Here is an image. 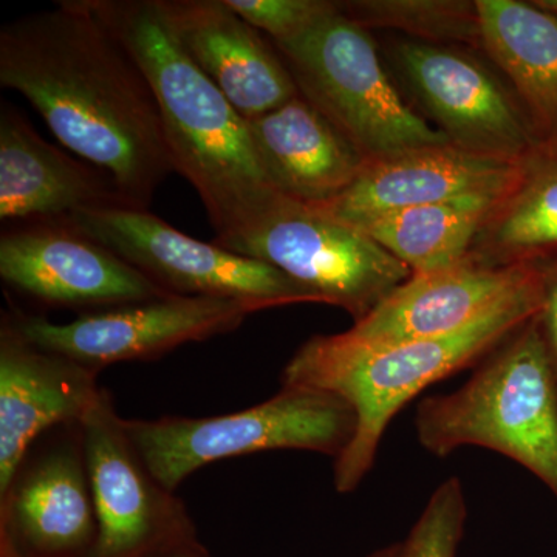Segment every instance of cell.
<instances>
[{
  "label": "cell",
  "mask_w": 557,
  "mask_h": 557,
  "mask_svg": "<svg viewBox=\"0 0 557 557\" xmlns=\"http://www.w3.org/2000/svg\"><path fill=\"white\" fill-rule=\"evenodd\" d=\"M0 86L20 91L65 148L106 172L127 207L148 211L174 172L148 78L81 0L3 25Z\"/></svg>",
  "instance_id": "1"
},
{
  "label": "cell",
  "mask_w": 557,
  "mask_h": 557,
  "mask_svg": "<svg viewBox=\"0 0 557 557\" xmlns=\"http://www.w3.org/2000/svg\"><path fill=\"white\" fill-rule=\"evenodd\" d=\"M81 2L148 78L174 172L199 194L215 240L236 236L277 194L260 168L248 121L186 54L157 0Z\"/></svg>",
  "instance_id": "2"
},
{
  "label": "cell",
  "mask_w": 557,
  "mask_h": 557,
  "mask_svg": "<svg viewBox=\"0 0 557 557\" xmlns=\"http://www.w3.org/2000/svg\"><path fill=\"white\" fill-rule=\"evenodd\" d=\"M542 307L539 281L474 324L440 338L366 346L338 335H318L299 347L282 372V386L317 388L354 410L357 431L335 458V487L354 493L369 474L388 424L418 394L478 366Z\"/></svg>",
  "instance_id": "3"
},
{
  "label": "cell",
  "mask_w": 557,
  "mask_h": 557,
  "mask_svg": "<svg viewBox=\"0 0 557 557\" xmlns=\"http://www.w3.org/2000/svg\"><path fill=\"white\" fill-rule=\"evenodd\" d=\"M416 432L435 457L465 446L496 450L557 500V379L537 314L491 350L463 386L424 398Z\"/></svg>",
  "instance_id": "4"
},
{
  "label": "cell",
  "mask_w": 557,
  "mask_h": 557,
  "mask_svg": "<svg viewBox=\"0 0 557 557\" xmlns=\"http://www.w3.org/2000/svg\"><path fill=\"white\" fill-rule=\"evenodd\" d=\"M300 97L314 106L368 161L446 145V135L409 108L380 61L369 30L341 13L273 42Z\"/></svg>",
  "instance_id": "5"
},
{
  "label": "cell",
  "mask_w": 557,
  "mask_h": 557,
  "mask_svg": "<svg viewBox=\"0 0 557 557\" xmlns=\"http://www.w3.org/2000/svg\"><path fill=\"white\" fill-rule=\"evenodd\" d=\"M132 445L164 490H175L212 461L273 449L338 458L357 418L343 399L317 388L282 386L273 398L228 416L124 420Z\"/></svg>",
  "instance_id": "6"
},
{
  "label": "cell",
  "mask_w": 557,
  "mask_h": 557,
  "mask_svg": "<svg viewBox=\"0 0 557 557\" xmlns=\"http://www.w3.org/2000/svg\"><path fill=\"white\" fill-rule=\"evenodd\" d=\"M214 242L269 263L318 304L339 307L355 322L412 277L405 263L361 230L278 193L247 228Z\"/></svg>",
  "instance_id": "7"
},
{
  "label": "cell",
  "mask_w": 557,
  "mask_h": 557,
  "mask_svg": "<svg viewBox=\"0 0 557 557\" xmlns=\"http://www.w3.org/2000/svg\"><path fill=\"white\" fill-rule=\"evenodd\" d=\"M64 222L112 249L171 295L242 300L259 310L318 304L269 263L186 236L145 209H81Z\"/></svg>",
  "instance_id": "8"
},
{
  "label": "cell",
  "mask_w": 557,
  "mask_h": 557,
  "mask_svg": "<svg viewBox=\"0 0 557 557\" xmlns=\"http://www.w3.org/2000/svg\"><path fill=\"white\" fill-rule=\"evenodd\" d=\"M256 311L242 300L171 295L83 313L69 324L21 311L3 321L28 343L98 372L113 362L153 359L183 344L225 335Z\"/></svg>",
  "instance_id": "9"
},
{
  "label": "cell",
  "mask_w": 557,
  "mask_h": 557,
  "mask_svg": "<svg viewBox=\"0 0 557 557\" xmlns=\"http://www.w3.org/2000/svg\"><path fill=\"white\" fill-rule=\"evenodd\" d=\"M392 58L435 129L457 148L520 163L541 141L518 97L467 51L406 38L394 42Z\"/></svg>",
  "instance_id": "10"
},
{
  "label": "cell",
  "mask_w": 557,
  "mask_h": 557,
  "mask_svg": "<svg viewBox=\"0 0 557 557\" xmlns=\"http://www.w3.org/2000/svg\"><path fill=\"white\" fill-rule=\"evenodd\" d=\"M0 277L36 302L97 311L171 296L64 220L22 222L0 237Z\"/></svg>",
  "instance_id": "11"
},
{
  "label": "cell",
  "mask_w": 557,
  "mask_h": 557,
  "mask_svg": "<svg viewBox=\"0 0 557 557\" xmlns=\"http://www.w3.org/2000/svg\"><path fill=\"white\" fill-rule=\"evenodd\" d=\"M78 431L97 516L95 557H134L182 528V502L145 467L108 391L101 388Z\"/></svg>",
  "instance_id": "12"
},
{
  "label": "cell",
  "mask_w": 557,
  "mask_h": 557,
  "mask_svg": "<svg viewBox=\"0 0 557 557\" xmlns=\"http://www.w3.org/2000/svg\"><path fill=\"white\" fill-rule=\"evenodd\" d=\"M537 281V265L500 269L482 265L468 256L453 269L412 274L343 333L366 346L453 335L518 298Z\"/></svg>",
  "instance_id": "13"
},
{
  "label": "cell",
  "mask_w": 557,
  "mask_h": 557,
  "mask_svg": "<svg viewBox=\"0 0 557 557\" xmlns=\"http://www.w3.org/2000/svg\"><path fill=\"white\" fill-rule=\"evenodd\" d=\"M180 46L245 120L298 97L276 47L226 0H157Z\"/></svg>",
  "instance_id": "14"
},
{
  "label": "cell",
  "mask_w": 557,
  "mask_h": 557,
  "mask_svg": "<svg viewBox=\"0 0 557 557\" xmlns=\"http://www.w3.org/2000/svg\"><path fill=\"white\" fill-rule=\"evenodd\" d=\"M95 370L0 330V500L33 443L60 424H78L100 394Z\"/></svg>",
  "instance_id": "15"
},
{
  "label": "cell",
  "mask_w": 557,
  "mask_h": 557,
  "mask_svg": "<svg viewBox=\"0 0 557 557\" xmlns=\"http://www.w3.org/2000/svg\"><path fill=\"white\" fill-rule=\"evenodd\" d=\"M520 163L479 156L453 143L403 150L368 161L350 188L322 207L348 225L475 194H505Z\"/></svg>",
  "instance_id": "16"
},
{
  "label": "cell",
  "mask_w": 557,
  "mask_h": 557,
  "mask_svg": "<svg viewBox=\"0 0 557 557\" xmlns=\"http://www.w3.org/2000/svg\"><path fill=\"white\" fill-rule=\"evenodd\" d=\"M127 207L113 180L50 145L27 116L0 108V219L54 222L81 209ZM131 208V207H129Z\"/></svg>",
  "instance_id": "17"
},
{
  "label": "cell",
  "mask_w": 557,
  "mask_h": 557,
  "mask_svg": "<svg viewBox=\"0 0 557 557\" xmlns=\"http://www.w3.org/2000/svg\"><path fill=\"white\" fill-rule=\"evenodd\" d=\"M256 156L271 188L322 207L350 188L366 160L306 98L248 121Z\"/></svg>",
  "instance_id": "18"
},
{
  "label": "cell",
  "mask_w": 557,
  "mask_h": 557,
  "mask_svg": "<svg viewBox=\"0 0 557 557\" xmlns=\"http://www.w3.org/2000/svg\"><path fill=\"white\" fill-rule=\"evenodd\" d=\"M79 432V431H78ZM7 527L33 547L75 552L97 539V516L81 438L64 443L21 469L2 498Z\"/></svg>",
  "instance_id": "19"
},
{
  "label": "cell",
  "mask_w": 557,
  "mask_h": 557,
  "mask_svg": "<svg viewBox=\"0 0 557 557\" xmlns=\"http://www.w3.org/2000/svg\"><path fill=\"white\" fill-rule=\"evenodd\" d=\"M478 10L482 50L547 137L557 131V16L520 0H478Z\"/></svg>",
  "instance_id": "20"
},
{
  "label": "cell",
  "mask_w": 557,
  "mask_h": 557,
  "mask_svg": "<svg viewBox=\"0 0 557 557\" xmlns=\"http://www.w3.org/2000/svg\"><path fill=\"white\" fill-rule=\"evenodd\" d=\"M469 258L487 267L537 265L557 258V131L522 160Z\"/></svg>",
  "instance_id": "21"
},
{
  "label": "cell",
  "mask_w": 557,
  "mask_h": 557,
  "mask_svg": "<svg viewBox=\"0 0 557 557\" xmlns=\"http://www.w3.org/2000/svg\"><path fill=\"white\" fill-rule=\"evenodd\" d=\"M505 194L457 197L351 226L372 237L412 274L438 273L468 259L480 231Z\"/></svg>",
  "instance_id": "22"
},
{
  "label": "cell",
  "mask_w": 557,
  "mask_h": 557,
  "mask_svg": "<svg viewBox=\"0 0 557 557\" xmlns=\"http://www.w3.org/2000/svg\"><path fill=\"white\" fill-rule=\"evenodd\" d=\"M338 7L369 32L387 28L420 42L482 50L478 0H346Z\"/></svg>",
  "instance_id": "23"
},
{
  "label": "cell",
  "mask_w": 557,
  "mask_h": 557,
  "mask_svg": "<svg viewBox=\"0 0 557 557\" xmlns=\"http://www.w3.org/2000/svg\"><path fill=\"white\" fill-rule=\"evenodd\" d=\"M468 519L467 496L458 478L445 480L429 497L398 557H457Z\"/></svg>",
  "instance_id": "24"
},
{
  "label": "cell",
  "mask_w": 557,
  "mask_h": 557,
  "mask_svg": "<svg viewBox=\"0 0 557 557\" xmlns=\"http://www.w3.org/2000/svg\"><path fill=\"white\" fill-rule=\"evenodd\" d=\"M242 20L265 33L271 42L302 35L338 10L332 0H226Z\"/></svg>",
  "instance_id": "25"
},
{
  "label": "cell",
  "mask_w": 557,
  "mask_h": 557,
  "mask_svg": "<svg viewBox=\"0 0 557 557\" xmlns=\"http://www.w3.org/2000/svg\"><path fill=\"white\" fill-rule=\"evenodd\" d=\"M541 273L542 307L537 313L539 327L545 341L557 379V258L537 263Z\"/></svg>",
  "instance_id": "26"
},
{
  "label": "cell",
  "mask_w": 557,
  "mask_h": 557,
  "mask_svg": "<svg viewBox=\"0 0 557 557\" xmlns=\"http://www.w3.org/2000/svg\"><path fill=\"white\" fill-rule=\"evenodd\" d=\"M399 547H401V542L399 544L387 545V547L379 549V552L372 553L369 557H398Z\"/></svg>",
  "instance_id": "27"
},
{
  "label": "cell",
  "mask_w": 557,
  "mask_h": 557,
  "mask_svg": "<svg viewBox=\"0 0 557 557\" xmlns=\"http://www.w3.org/2000/svg\"><path fill=\"white\" fill-rule=\"evenodd\" d=\"M539 9L548 11L557 16V0H531Z\"/></svg>",
  "instance_id": "28"
},
{
  "label": "cell",
  "mask_w": 557,
  "mask_h": 557,
  "mask_svg": "<svg viewBox=\"0 0 557 557\" xmlns=\"http://www.w3.org/2000/svg\"><path fill=\"white\" fill-rule=\"evenodd\" d=\"M3 557H16L14 555L13 548H11V544L9 539H3Z\"/></svg>",
  "instance_id": "29"
},
{
  "label": "cell",
  "mask_w": 557,
  "mask_h": 557,
  "mask_svg": "<svg viewBox=\"0 0 557 557\" xmlns=\"http://www.w3.org/2000/svg\"><path fill=\"white\" fill-rule=\"evenodd\" d=\"M164 557H193V555H188V553H171V555Z\"/></svg>",
  "instance_id": "30"
}]
</instances>
